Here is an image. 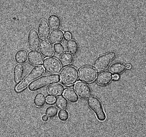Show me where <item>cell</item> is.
<instances>
[{"mask_svg": "<svg viewBox=\"0 0 146 137\" xmlns=\"http://www.w3.org/2000/svg\"><path fill=\"white\" fill-rule=\"evenodd\" d=\"M58 75H48L40 77L31 83L29 89L31 92H36L47 86L58 83L60 82Z\"/></svg>", "mask_w": 146, "mask_h": 137, "instance_id": "6da1fadb", "label": "cell"}, {"mask_svg": "<svg viewBox=\"0 0 146 137\" xmlns=\"http://www.w3.org/2000/svg\"><path fill=\"white\" fill-rule=\"evenodd\" d=\"M44 72V68L42 66H37L34 67L23 80L16 87V92H23L33 81L41 77Z\"/></svg>", "mask_w": 146, "mask_h": 137, "instance_id": "7a4b0ae2", "label": "cell"}, {"mask_svg": "<svg viewBox=\"0 0 146 137\" xmlns=\"http://www.w3.org/2000/svg\"><path fill=\"white\" fill-rule=\"evenodd\" d=\"M78 73L74 67H66L61 71L59 76L61 83L65 86H70L76 83L78 81Z\"/></svg>", "mask_w": 146, "mask_h": 137, "instance_id": "3957f363", "label": "cell"}, {"mask_svg": "<svg viewBox=\"0 0 146 137\" xmlns=\"http://www.w3.org/2000/svg\"><path fill=\"white\" fill-rule=\"evenodd\" d=\"M115 57L116 54L114 52H109L100 56L94 62V69L99 72L105 71L109 67Z\"/></svg>", "mask_w": 146, "mask_h": 137, "instance_id": "277c9868", "label": "cell"}, {"mask_svg": "<svg viewBox=\"0 0 146 137\" xmlns=\"http://www.w3.org/2000/svg\"><path fill=\"white\" fill-rule=\"evenodd\" d=\"M88 106L95 114L99 121L103 122L106 119V115L100 100L95 96L90 97L87 100Z\"/></svg>", "mask_w": 146, "mask_h": 137, "instance_id": "5b68a950", "label": "cell"}, {"mask_svg": "<svg viewBox=\"0 0 146 137\" xmlns=\"http://www.w3.org/2000/svg\"><path fill=\"white\" fill-rule=\"evenodd\" d=\"M43 64L45 70L49 74L56 75L61 71L62 65L56 58L53 57L46 58Z\"/></svg>", "mask_w": 146, "mask_h": 137, "instance_id": "8992f818", "label": "cell"}, {"mask_svg": "<svg viewBox=\"0 0 146 137\" xmlns=\"http://www.w3.org/2000/svg\"><path fill=\"white\" fill-rule=\"evenodd\" d=\"M97 76L96 70L92 67L86 66L80 68L79 71V78L86 83H90L95 80Z\"/></svg>", "mask_w": 146, "mask_h": 137, "instance_id": "52a82bcc", "label": "cell"}, {"mask_svg": "<svg viewBox=\"0 0 146 137\" xmlns=\"http://www.w3.org/2000/svg\"><path fill=\"white\" fill-rule=\"evenodd\" d=\"M75 92L80 97L86 99L91 96V90L89 86L83 82H78L74 86Z\"/></svg>", "mask_w": 146, "mask_h": 137, "instance_id": "ba28073f", "label": "cell"}, {"mask_svg": "<svg viewBox=\"0 0 146 137\" xmlns=\"http://www.w3.org/2000/svg\"><path fill=\"white\" fill-rule=\"evenodd\" d=\"M28 41L29 47L31 50L36 51L39 48L40 39L36 30L32 29L30 30Z\"/></svg>", "mask_w": 146, "mask_h": 137, "instance_id": "9c48e42d", "label": "cell"}, {"mask_svg": "<svg viewBox=\"0 0 146 137\" xmlns=\"http://www.w3.org/2000/svg\"><path fill=\"white\" fill-rule=\"evenodd\" d=\"M39 50L45 57H50L53 56L54 50L53 46L47 40H42L40 44Z\"/></svg>", "mask_w": 146, "mask_h": 137, "instance_id": "30bf717a", "label": "cell"}, {"mask_svg": "<svg viewBox=\"0 0 146 137\" xmlns=\"http://www.w3.org/2000/svg\"><path fill=\"white\" fill-rule=\"evenodd\" d=\"M38 33L42 39L47 40L50 34L51 28L48 22L45 19L40 20L38 27Z\"/></svg>", "mask_w": 146, "mask_h": 137, "instance_id": "8fae6325", "label": "cell"}, {"mask_svg": "<svg viewBox=\"0 0 146 137\" xmlns=\"http://www.w3.org/2000/svg\"><path fill=\"white\" fill-rule=\"evenodd\" d=\"M28 60L31 65L34 66H40L44 63V59L39 52L36 51L30 52L28 55Z\"/></svg>", "mask_w": 146, "mask_h": 137, "instance_id": "7c38bea8", "label": "cell"}, {"mask_svg": "<svg viewBox=\"0 0 146 137\" xmlns=\"http://www.w3.org/2000/svg\"><path fill=\"white\" fill-rule=\"evenodd\" d=\"M113 76V74L110 71L103 72L98 76L96 81L99 86H107L111 82Z\"/></svg>", "mask_w": 146, "mask_h": 137, "instance_id": "4fadbf2b", "label": "cell"}, {"mask_svg": "<svg viewBox=\"0 0 146 137\" xmlns=\"http://www.w3.org/2000/svg\"><path fill=\"white\" fill-rule=\"evenodd\" d=\"M65 34L60 30H54L51 32L49 37V41L53 44H60L64 41Z\"/></svg>", "mask_w": 146, "mask_h": 137, "instance_id": "5bb4252c", "label": "cell"}, {"mask_svg": "<svg viewBox=\"0 0 146 137\" xmlns=\"http://www.w3.org/2000/svg\"><path fill=\"white\" fill-rule=\"evenodd\" d=\"M64 88L63 86L60 84H52L48 88V94L51 96L58 97L60 96L64 93Z\"/></svg>", "mask_w": 146, "mask_h": 137, "instance_id": "9a60e30c", "label": "cell"}, {"mask_svg": "<svg viewBox=\"0 0 146 137\" xmlns=\"http://www.w3.org/2000/svg\"><path fill=\"white\" fill-rule=\"evenodd\" d=\"M25 68L23 65L17 64L15 66L14 70V78L16 84H18L21 82L23 78Z\"/></svg>", "mask_w": 146, "mask_h": 137, "instance_id": "2e32d148", "label": "cell"}, {"mask_svg": "<svg viewBox=\"0 0 146 137\" xmlns=\"http://www.w3.org/2000/svg\"><path fill=\"white\" fill-rule=\"evenodd\" d=\"M63 96L69 101L72 103H75L78 101L79 97L74 90L68 89L65 90L63 93Z\"/></svg>", "mask_w": 146, "mask_h": 137, "instance_id": "e0dca14e", "label": "cell"}, {"mask_svg": "<svg viewBox=\"0 0 146 137\" xmlns=\"http://www.w3.org/2000/svg\"><path fill=\"white\" fill-rule=\"evenodd\" d=\"M48 23L51 29L54 31L59 29L61 25L60 18L58 16L55 15L50 16L48 18Z\"/></svg>", "mask_w": 146, "mask_h": 137, "instance_id": "ac0fdd59", "label": "cell"}, {"mask_svg": "<svg viewBox=\"0 0 146 137\" xmlns=\"http://www.w3.org/2000/svg\"><path fill=\"white\" fill-rule=\"evenodd\" d=\"M126 69V65L124 64L117 63L112 65L110 67V70L113 74L118 75L124 72Z\"/></svg>", "mask_w": 146, "mask_h": 137, "instance_id": "d6986e66", "label": "cell"}, {"mask_svg": "<svg viewBox=\"0 0 146 137\" xmlns=\"http://www.w3.org/2000/svg\"><path fill=\"white\" fill-rule=\"evenodd\" d=\"M60 60L62 66L67 67L70 66L73 63L74 58L71 54L66 53L61 56Z\"/></svg>", "mask_w": 146, "mask_h": 137, "instance_id": "ffe728a7", "label": "cell"}, {"mask_svg": "<svg viewBox=\"0 0 146 137\" xmlns=\"http://www.w3.org/2000/svg\"><path fill=\"white\" fill-rule=\"evenodd\" d=\"M28 58V52L25 50L18 51L16 53L15 56V61L19 64H23L25 63Z\"/></svg>", "mask_w": 146, "mask_h": 137, "instance_id": "44dd1931", "label": "cell"}, {"mask_svg": "<svg viewBox=\"0 0 146 137\" xmlns=\"http://www.w3.org/2000/svg\"><path fill=\"white\" fill-rule=\"evenodd\" d=\"M66 47L68 52L72 55H76L78 53V44L74 40H68L67 42Z\"/></svg>", "mask_w": 146, "mask_h": 137, "instance_id": "7402d4cb", "label": "cell"}, {"mask_svg": "<svg viewBox=\"0 0 146 137\" xmlns=\"http://www.w3.org/2000/svg\"><path fill=\"white\" fill-rule=\"evenodd\" d=\"M46 101V98L43 94L39 93L35 96L34 103L35 105L37 107H41L44 106Z\"/></svg>", "mask_w": 146, "mask_h": 137, "instance_id": "603a6c76", "label": "cell"}, {"mask_svg": "<svg viewBox=\"0 0 146 137\" xmlns=\"http://www.w3.org/2000/svg\"><path fill=\"white\" fill-rule=\"evenodd\" d=\"M55 104L57 107L60 110H65L68 107L67 100L63 96H59L56 100Z\"/></svg>", "mask_w": 146, "mask_h": 137, "instance_id": "cb8c5ba5", "label": "cell"}, {"mask_svg": "<svg viewBox=\"0 0 146 137\" xmlns=\"http://www.w3.org/2000/svg\"><path fill=\"white\" fill-rule=\"evenodd\" d=\"M58 113L57 108L54 106H50L46 108L45 113L46 115L49 118H53L57 115Z\"/></svg>", "mask_w": 146, "mask_h": 137, "instance_id": "d4e9b609", "label": "cell"}, {"mask_svg": "<svg viewBox=\"0 0 146 137\" xmlns=\"http://www.w3.org/2000/svg\"><path fill=\"white\" fill-rule=\"evenodd\" d=\"M69 114L68 111L64 110H61L58 114V118L62 122H65L69 118Z\"/></svg>", "mask_w": 146, "mask_h": 137, "instance_id": "484cf974", "label": "cell"}, {"mask_svg": "<svg viewBox=\"0 0 146 137\" xmlns=\"http://www.w3.org/2000/svg\"><path fill=\"white\" fill-rule=\"evenodd\" d=\"M54 51L58 55H62L65 51V48L62 44H54Z\"/></svg>", "mask_w": 146, "mask_h": 137, "instance_id": "4316f807", "label": "cell"}, {"mask_svg": "<svg viewBox=\"0 0 146 137\" xmlns=\"http://www.w3.org/2000/svg\"><path fill=\"white\" fill-rule=\"evenodd\" d=\"M56 98L54 97L49 96L46 98V101L49 104H52L55 102Z\"/></svg>", "mask_w": 146, "mask_h": 137, "instance_id": "83f0119b", "label": "cell"}, {"mask_svg": "<svg viewBox=\"0 0 146 137\" xmlns=\"http://www.w3.org/2000/svg\"><path fill=\"white\" fill-rule=\"evenodd\" d=\"M65 39L67 40H70L71 39L72 36L70 33L66 32L65 33Z\"/></svg>", "mask_w": 146, "mask_h": 137, "instance_id": "f1b7e54d", "label": "cell"}, {"mask_svg": "<svg viewBox=\"0 0 146 137\" xmlns=\"http://www.w3.org/2000/svg\"><path fill=\"white\" fill-rule=\"evenodd\" d=\"M42 120L43 121L46 122L48 120V118L47 116L44 115L42 117Z\"/></svg>", "mask_w": 146, "mask_h": 137, "instance_id": "f546056e", "label": "cell"}, {"mask_svg": "<svg viewBox=\"0 0 146 137\" xmlns=\"http://www.w3.org/2000/svg\"><path fill=\"white\" fill-rule=\"evenodd\" d=\"M113 79L115 80H117L119 79V76L118 75L115 74L113 76Z\"/></svg>", "mask_w": 146, "mask_h": 137, "instance_id": "4dcf8cb0", "label": "cell"}, {"mask_svg": "<svg viewBox=\"0 0 146 137\" xmlns=\"http://www.w3.org/2000/svg\"><path fill=\"white\" fill-rule=\"evenodd\" d=\"M131 65L129 64H128L126 65V68H127V69H130L131 68Z\"/></svg>", "mask_w": 146, "mask_h": 137, "instance_id": "1f68e13d", "label": "cell"}]
</instances>
